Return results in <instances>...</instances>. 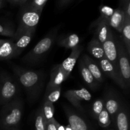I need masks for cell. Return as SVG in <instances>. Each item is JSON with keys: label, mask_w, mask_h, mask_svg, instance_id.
<instances>
[{"label": "cell", "mask_w": 130, "mask_h": 130, "mask_svg": "<svg viewBox=\"0 0 130 130\" xmlns=\"http://www.w3.org/2000/svg\"><path fill=\"white\" fill-rule=\"evenodd\" d=\"M13 71L18 82L25 89L30 99L34 100L37 98L44 85V75L43 72L17 66H14Z\"/></svg>", "instance_id": "1"}, {"label": "cell", "mask_w": 130, "mask_h": 130, "mask_svg": "<svg viewBox=\"0 0 130 130\" xmlns=\"http://www.w3.org/2000/svg\"><path fill=\"white\" fill-rule=\"evenodd\" d=\"M48 0H32L30 5V8L41 12Z\"/></svg>", "instance_id": "31"}, {"label": "cell", "mask_w": 130, "mask_h": 130, "mask_svg": "<svg viewBox=\"0 0 130 130\" xmlns=\"http://www.w3.org/2000/svg\"><path fill=\"white\" fill-rule=\"evenodd\" d=\"M87 49L90 54L98 60L105 57L102 44L95 36L88 43Z\"/></svg>", "instance_id": "18"}, {"label": "cell", "mask_w": 130, "mask_h": 130, "mask_svg": "<svg viewBox=\"0 0 130 130\" xmlns=\"http://www.w3.org/2000/svg\"><path fill=\"white\" fill-rule=\"evenodd\" d=\"M15 57L13 39H0V60H8Z\"/></svg>", "instance_id": "17"}, {"label": "cell", "mask_w": 130, "mask_h": 130, "mask_svg": "<svg viewBox=\"0 0 130 130\" xmlns=\"http://www.w3.org/2000/svg\"><path fill=\"white\" fill-rule=\"evenodd\" d=\"M114 121L118 130H129V118L124 107H121L117 113Z\"/></svg>", "instance_id": "21"}, {"label": "cell", "mask_w": 130, "mask_h": 130, "mask_svg": "<svg viewBox=\"0 0 130 130\" xmlns=\"http://www.w3.org/2000/svg\"><path fill=\"white\" fill-rule=\"evenodd\" d=\"M23 109V103L19 98L4 105L1 118V124L3 129H15L20 123Z\"/></svg>", "instance_id": "2"}, {"label": "cell", "mask_w": 130, "mask_h": 130, "mask_svg": "<svg viewBox=\"0 0 130 130\" xmlns=\"http://www.w3.org/2000/svg\"><path fill=\"white\" fill-rule=\"evenodd\" d=\"M85 62L87 68L97 83H102L104 77L97 61L95 60L88 55H84L81 58Z\"/></svg>", "instance_id": "13"}, {"label": "cell", "mask_w": 130, "mask_h": 130, "mask_svg": "<svg viewBox=\"0 0 130 130\" xmlns=\"http://www.w3.org/2000/svg\"><path fill=\"white\" fill-rule=\"evenodd\" d=\"M46 121L43 115L41 108L37 112L35 120V128L36 130H45L46 129Z\"/></svg>", "instance_id": "27"}, {"label": "cell", "mask_w": 130, "mask_h": 130, "mask_svg": "<svg viewBox=\"0 0 130 130\" xmlns=\"http://www.w3.org/2000/svg\"><path fill=\"white\" fill-rule=\"evenodd\" d=\"M11 130H16V129H11Z\"/></svg>", "instance_id": "40"}, {"label": "cell", "mask_w": 130, "mask_h": 130, "mask_svg": "<svg viewBox=\"0 0 130 130\" xmlns=\"http://www.w3.org/2000/svg\"><path fill=\"white\" fill-rule=\"evenodd\" d=\"M41 110L46 121L52 120V119L55 118V108L53 103L49 102H44L43 107H41Z\"/></svg>", "instance_id": "24"}, {"label": "cell", "mask_w": 130, "mask_h": 130, "mask_svg": "<svg viewBox=\"0 0 130 130\" xmlns=\"http://www.w3.org/2000/svg\"><path fill=\"white\" fill-rule=\"evenodd\" d=\"M57 36V29L50 32L25 55L22 58V62L30 65L38 63L50 50L55 41Z\"/></svg>", "instance_id": "3"}, {"label": "cell", "mask_w": 130, "mask_h": 130, "mask_svg": "<svg viewBox=\"0 0 130 130\" xmlns=\"http://www.w3.org/2000/svg\"><path fill=\"white\" fill-rule=\"evenodd\" d=\"M125 19L126 15L124 11L121 8H119L114 10V13L109 19L108 23L110 27H112L119 32H121Z\"/></svg>", "instance_id": "16"}, {"label": "cell", "mask_w": 130, "mask_h": 130, "mask_svg": "<svg viewBox=\"0 0 130 130\" xmlns=\"http://www.w3.org/2000/svg\"><path fill=\"white\" fill-rule=\"evenodd\" d=\"M63 96L74 107L81 110H83L81 102L90 101L91 99V94L85 88L79 90H67L64 93Z\"/></svg>", "instance_id": "8"}, {"label": "cell", "mask_w": 130, "mask_h": 130, "mask_svg": "<svg viewBox=\"0 0 130 130\" xmlns=\"http://www.w3.org/2000/svg\"><path fill=\"white\" fill-rule=\"evenodd\" d=\"M15 29L11 27L0 24V36L7 37H13L15 34Z\"/></svg>", "instance_id": "30"}, {"label": "cell", "mask_w": 130, "mask_h": 130, "mask_svg": "<svg viewBox=\"0 0 130 130\" xmlns=\"http://www.w3.org/2000/svg\"><path fill=\"white\" fill-rule=\"evenodd\" d=\"M95 27V37L102 44L106 40L108 35L111 31L108 21L98 19L92 24Z\"/></svg>", "instance_id": "14"}, {"label": "cell", "mask_w": 130, "mask_h": 130, "mask_svg": "<svg viewBox=\"0 0 130 130\" xmlns=\"http://www.w3.org/2000/svg\"><path fill=\"white\" fill-rule=\"evenodd\" d=\"M19 88L16 81L9 75L2 74L0 78V104L4 105L17 99Z\"/></svg>", "instance_id": "5"}, {"label": "cell", "mask_w": 130, "mask_h": 130, "mask_svg": "<svg viewBox=\"0 0 130 130\" xmlns=\"http://www.w3.org/2000/svg\"><path fill=\"white\" fill-rule=\"evenodd\" d=\"M41 12L34 10L30 7L22 12L19 20V25L15 32L13 41H15L20 36L29 32H35L37 25L40 20Z\"/></svg>", "instance_id": "4"}, {"label": "cell", "mask_w": 130, "mask_h": 130, "mask_svg": "<svg viewBox=\"0 0 130 130\" xmlns=\"http://www.w3.org/2000/svg\"><path fill=\"white\" fill-rule=\"evenodd\" d=\"M70 126L72 130H90L88 125L86 122L74 111L70 108L63 107Z\"/></svg>", "instance_id": "11"}, {"label": "cell", "mask_w": 130, "mask_h": 130, "mask_svg": "<svg viewBox=\"0 0 130 130\" xmlns=\"http://www.w3.org/2000/svg\"><path fill=\"white\" fill-rule=\"evenodd\" d=\"M79 41L80 38L77 34H71L60 39L58 42V45L67 49H72L78 45Z\"/></svg>", "instance_id": "22"}, {"label": "cell", "mask_w": 130, "mask_h": 130, "mask_svg": "<svg viewBox=\"0 0 130 130\" xmlns=\"http://www.w3.org/2000/svg\"><path fill=\"white\" fill-rule=\"evenodd\" d=\"M104 101L105 109L109 112L112 121H114L117 113L118 112L120 108V102L115 94L109 92L105 96Z\"/></svg>", "instance_id": "15"}, {"label": "cell", "mask_w": 130, "mask_h": 130, "mask_svg": "<svg viewBox=\"0 0 130 130\" xmlns=\"http://www.w3.org/2000/svg\"><path fill=\"white\" fill-rule=\"evenodd\" d=\"M60 94L61 87H57L46 91L44 102H49L54 104L59 99Z\"/></svg>", "instance_id": "25"}, {"label": "cell", "mask_w": 130, "mask_h": 130, "mask_svg": "<svg viewBox=\"0 0 130 130\" xmlns=\"http://www.w3.org/2000/svg\"><path fill=\"white\" fill-rule=\"evenodd\" d=\"M114 10L112 8L106 5H102L100 7V15L98 19L100 20H105L109 21V19L114 13Z\"/></svg>", "instance_id": "28"}, {"label": "cell", "mask_w": 130, "mask_h": 130, "mask_svg": "<svg viewBox=\"0 0 130 130\" xmlns=\"http://www.w3.org/2000/svg\"><path fill=\"white\" fill-rule=\"evenodd\" d=\"M120 5L126 17L130 18V0H120Z\"/></svg>", "instance_id": "32"}, {"label": "cell", "mask_w": 130, "mask_h": 130, "mask_svg": "<svg viewBox=\"0 0 130 130\" xmlns=\"http://www.w3.org/2000/svg\"><path fill=\"white\" fill-rule=\"evenodd\" d=\"M79 69L80 73H81V77L85 81V83L90 88L95 89L96 88V84L97 82L95 80L94 77L91 75V72L87 68L86 66L85 65V62L83 60L82 58H81L79 62Z\"/></svg>", "instance_id": "20"}, {"label": "cell", "mask_w": 130, "mask_h": 130, "mask_svg": "<svg viewBox=\"0 0 130 130\" xmlns=\"http://www.w3.org/2000/svg\"><path fill=\"white\" fill-rule=\"evenodd\" d=\"M27 1V0H20V1H19V4H20V5H22V4L25 3Z\"/></svg>", "instance_id": "37"}, {"label": "cell", "mask_w": 130, "mask_h": 130, "mask_svg": "<svg viewBox=\"0 0 130 130\" xmlns=\"http://www.w3.org/2000/svg\"><path fill=\"white\" fill-rule=\"evenodd\" d=\"M55 119L53 118L52 120L46 121V129L45 130H57L55 124Z\"/></svg>", "instance_id": "33"}, {"label": "cell", "mask_w": 130, "mask_h": 130, "mask_svg": "<svg viewBox=\"0 0 130 130\" xmlns=\"http://www.w3.org/2000/svg\"><path fill=\"white\" fill-rule=\"evenodd\" d=\"M122 39L123 43L125 44V48L126 50L128 55H130V18L126 17L125 21L121 30Z\"/></svg>", "instance_id": "23"}, {"label": "cell", "mask_w": 130, "mask_h": 130, "mask_svg": "<svg viewBox=\"0 0 130 130\" xmlns=\"http://www.w3.org/2000/svg\"><path fill=\"white\" fill-rule=\"evenodd\" d=\"M55 124L56 128H57V130H65V126H63V125L60 124L59 123L56 121V119L55 120Z\"/></svg>", "instance_id": "35"}, {"label": "cell", "mask_w": 130, "mask_h": 130, "mask_svg": "<svg viewBox=\"0 0 130 130\" xmlns=\"http://www.w3.org/2000/svg\"><path fill=\"white\" fill-rule=\"evenodd\" d=\"M105 109L104 101L102 99H97L92 104V114L94 118L96 119L98 116Z\"/></svg>", "instance_id": "29"}, {"label": "cell", "mask_w": 130, "mask_h": 130, "mask_svg": "<svg viewBox=\"0 0 130 130\" xmlns=\"http://www.w3.org/2000/svg\"><path fill=\"white\" fill-rule=\"evenodd\" d=\"M102 46L105 58L114 66L118 67L116 41L112 31L110 32L105 41L102 43Z\"/></svg>", "instance_id": "9"}, {"label": "cell", "mask_w": 130, "mask_h": 130, "mask_svg": "<svg viewBox=\"0 0 130 130\" xmlns=\"http://www.w3.org/2000/svg\"><path fill=\"white\" fill-rule=\"evenodd\" d=\"M65 130H72V129L70 127L69 125H67V126L65 127Z\"/></svg>", "instance_id": "36"}, {"label": "cell", "mask_w": 130, "mask_h": 130, "mask_svg": "<svg viewBox=\"0 0 130 130\" xmlns=\"http://www.w3.org/2000/svg\"><path fill=\"white\" fill-rule=\"evenodd\" d=\"M8 1L11 3H19L20 0H8Z\"/></svg>", "instance_id": "38"}, {"label": "cell", "mask_w": 130, "mask_h": 130, "mask_svg": "<svg viewBox=\"0 0 130 130\" xmlns=\"http://www.w3.org/2000/svg\"><path fill=\"white\" fill-rule=\"evenodd\" d=\"M3 5V3H2V0H0V7H1V6H2Z\"/></svg>", "instance_id": "39"}, {"label": "cell", "mask_w": 130, "mask_h": 130, "mask_svg": "<svg viewBox=\"0 0 130 130\" xmlns=\"http://www.w3.org/2000/svg\"><path fill=\"white\" fill-rule=\"evenodd\" d=\"M67 79L64 72L62 71L60 66L57 65L52 69L50 74V78L49 83L46 88V91L55 88L57 87H60L63 81Z\"/></svg>", "instance_id": "12"}, {"label": "cell", "mask_w": 130, "mask_h": 130, "mask_svg": "<svg viewBox=\"0 0 130 130\" xmlns=\"http://www.w3.org/2000/svg\"><path fill=\"white\" fill-rule=\"evenodd\" d=\"M34 32H29L14 41V47H15V57L20 55L28 44L30 43Z\"/></svg>", "instance_id": "19"}, {"label": "cell", "mask_w": 130, "mask_h": 130, "mask_svg": "<svg viewBox=\"0 0 130 130\" xmlns=\"http://www.w3.org/2000/svg\"><path fill=\"white\" fill-rule=\"evenodd\" d=\"M82 50L83 47L79 45L72 48L70 55L66 59H65L62 63L60 64L67 79L68 78L72 71L73 70Z\"/></svg>", "instance_id": "10"}, {"label": "cell", "mask_w": 130, "mask_h": 130, "mask_svg": "<svg viewBox=\"0 0 130 130\" xmlns=\"http://www.w3.org/2000/svg\"><path fill=\"white\" fill-rule=\"evenodd\" d=\"M96 119H97L99 125L102 128H107L110 126L112 122L110 115L105 109H104L98 116Z\"/></svg>", "instance_id": "26"}, {"label": "cell", "mask_w": 130, "mask_h": 130, "mask_svg": "<svg viewBox=\"0 0 130 130\" xmlns=\"http://www.w3.org/2000/svg\"><path fill=\"white\" fill-rule=\"evenodd\" d=\"M72 0H60L58 5L60 7H63V6H66L67 4L69 3Z\"/></svg>", "instance_id": "34"}, {"label": "cell", "mask_w": 130, "mask_h": 130, "mask_svg": "<svg viewBox=\"0 0 130 130\" xmlns=\"http://www.w3.org/2000/svg\"><path fill=\"white\" fill-rule=\"evenodd\" d=\"M102 73L111 78L122 89H127L119 68L109 62L105 57L97 61Z\"/></svg>", "instance_id": "7"}, {"label": "cell", "mask_w": 130, "mask_h": 130, "mask_svg": "<svg viewBox=\"0 0 130 130\" xmlns=\"http://www.w3.org/2000/svg\"><path fill=\"white\" fill-rule=\"evenodd\" d=\"M118 51V66L126 86L128 88L130 85V64L129 55L123 45V43L116 39Z\"/></svg>", "instance_id": "6"}]
</instances>
